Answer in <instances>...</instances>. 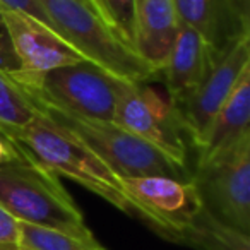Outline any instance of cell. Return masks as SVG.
Here are the masks:
<instances>
[{
  "instance_id": "obj_1",
  "label": "cell",
  "mask_w": 250,
  "mask_h": 250,
  "mask_svg": "<svg viewBox=\"0 0 250 250\" xmlns=\"http://www.w3.org/2000/svg\"><path fill=\"white\" fill-rule=\"evenodd\" d=\"M38 108V106H36ZM22 154L31 158L55 175H62L100 195L120 211L132 214L122 190V182L111 168L83 141L38 110L24 129L12 134Z\"/></svg>"
},
{
  "instance_id": "obj_2",
  "label": "cell",
  "mask_w": 250,
  "mask_h": 250,
  "mask_svg": "<svg viewBox=\"0 0 250 250\" xmlns=\"http://www.w3.org/2000/svg\"><path fill=\"white\" fill-rule=\"evenodd\" d=\"M0 206L19 223L94 238L57 175L22 153L0 165Z\"/></svg>"
},
{
  "instance_id": "obj_3",
  "label": "cell",
  "mask_w": 250,
  "mask_h": 250,
  "mask_svg": "<svg viewBox=\"0 0 250 250\" xmlns=\"http://www.w3.org/2000/svg\"><path fill=\"white\" fill-rule=\"evenodd\" d=\"M57 35L84 60L120 81L149 83L156 70L81 0H40Z\"/></svg>"
},
{
  "instance_id": "obj_4",
  "label": "cell",
  "mask_w": 250,
  "mask_h": 250,
  "mask_svg": "<svg viewBox=\"0 0 250 250\" xmlns=\"http://www.w3.org/2000/svg\"><path fill=\"white\" fill-rule=\"evenodd\" d=\"M35 104L55 124L83 141L120 180L134 177H170L190 180V171L175 165L149 143L118 127L113 122L76 117L38 101H35Z\"/></svg>"
},
{
  "instance_id": "obj_5",
  "label": "cell",
  "mask_w": 250,
  "mask_h": 250,
  "mask_svg": "<svg viewBox=\"0 0 250 250\" xmlns=\"http://www.w3.org/2000/svg\"><path fill=\"white\" fill-rule=\"evenodd\" d=\"M12 77L38 103L76 117L113 122L120 79L93 62L81 60L45 74H16Z\"/></svg>"
},
{
  "instance_id": "obj_6",
  "label": "cell",
  "mask_w": 250,
  "mask_h": 250,
  "mask_svg": "<svg viewBox=\"0 0 250 250\" xmlns=\"http://www.w3.org/2000/svg\"><path fill=\"white\" fill-rule=\"evenodd\" d=\"M113 124L141 137L188 170V139L170 96H163L149 83L118 81ZM190 171V170H188Z\"/></svg>"
},
{
  "instance_id": "obj_7",
  "label": "cell",
  "mask_w": 250,
  "mask_h": 250,
  "mask_svg": "<svg viewBox=\"0 0 250 250\" xmlns=\"http://www.w3.org/2000/svg\"><path fill=\"white\" fill-rule=\"evenodd\" d=\"M202 208L219 221L250 235V139L190 171Z\"/></svg>"
},
{
  "instance_id": "obj_8",
  "label": "cell",
  "mask_w": 250,
  "mask_h": 250,
  "mask_svg": "<svg viewBox=\"0 0 250 250\" xmlns=\"http://www.w3.org/2000/svg\"><path fill=\"white\" fill-rule=\"evenodd\" d=\"M130 212L165 240H173L201 212L202 202L192 180L170 177L122 178Z\"/></svg>"
},
{
  "instance_id": "obj_9",
  "label": "cell",
  "mask_w": 250,
  "mask_h": 250,
  "mask_svg": "<svg viewBox=\"0 0 250 250\" xmlns=\"http://www.w3.org/2000/svg\"><path fill=\"white\" fill-rule=\"evenodd\" d=\"M247 69H250V36H242L216 55L208 76L190 96L175 104L185 136L195 149Z\"/></svg>"
},
{
  "instance_id": "obj_10",
  "label": "cell",
  "mask_w": 250,
  "mask_h": 250,
  "mask_svg": "<svg viewBox=\"0 0 250 250\" xmlns=\"http://www.w3.org/2000/svg\"><path fill=\"white\" fill-rule=\"evenodd\" d=\"M2 16L21 65L18 74L36 76L84 60L62 36L36 19L12 11H2Z\"/></svg>"
},
{
  "instance_id": "obj_11",
  "label": "cell",
  "mask_w": 250,
  "mask_h": 250,
  "mask_svg": "<svg viewBox=\"0 0 250 250\" xmlns=\"http://www.w3.org/2000/svg\"><path fill=\"white\" fill-rule=\"evenodd\" d=\"M216 55L194 28L180 22L175 42L161 72L173 104L182 103L204 81Z\"/></svg>"
},
{
  "instance_id": "obj_12",
  "label": "cell",
  "mask_w": 250,
  "mask_h": 250,
  "mask_svg": "<svg viewBox=\"0 0 250 250\" xmlns=\"http://www.w3.org/2000/svg\"><path fill=\"white\" fill-rule=\"evenodd\" d=\"M245 139H250V69L242 74L233 93L214 117L197 147L195 165L223 156Z\"/></svg>"
},
{
  "instance_id": "obj_13",
  "label": "cell",
  "mask_w": 250,
  "mask_h": 250,
  "mask_svg": "<svg viewBox=\"0 0 250 250\" xmlns=\"http://www.w3.org/2000/svg\"><path fill=\"white\" fill-rule=\"evenodd\" d=\"M180 28L173 0H136V52L161 72Z\"/></svg>"
},
{
  "instance_id": "obj_14",
  "label": "cell",
  "mask_w": 250,
  "mask_h": 250,
  "mask_svg": "<svg viewBox=\"0 0 250 250\" xmlns=\"http://www.w3.org/2000/svg\"><path fill=\"white\" fill-rule=\"evenodd\" d=\"M180 22L194 28L219 55L229 43L250 36L245 24L231 5V0H173Z\"/></svg>"
},
{
  "instance_id": "obj_15",
  "label": "cell",
  "mask_w": 250,
  "mask_h": 250,
  "mask_svg": "<svg viewBox=\"0 0 250 250\" xmlns=\"http://www.w3.org/2000/svg\"><path fill=\"white\" fill-rule=\"evenodd\" d=\"M171 242L195 250H250V235L219 221L204 208Z\"/></svg>"
},
{
  "instance_id": "obj_16",
  "label": "cell",
  "mask_w": 250,
  "mask_h": 250,
  "mask_svg": "<svg viewBox=\"0 0 250 250\" xmlns=\"http://www.w3.org/2000/svg\"><path fill=\"white\" fill-rule=\"evenodd\" d=\"M38 113L35 101L12 76L0 70V130L7 137L24 129Z\"/></svg>"
},
{
  "instance_id": "obj_17",
  "label": "cell",
  "mask_w": 250,
  "mask_h": 250,
  "mask_svg": "<svg viewBox=\"0 0 250 250\" xmlns=\"http://www.w3.org/2000/svg\"><path fill=\"white\" fill-rule=\"evenodd\" d=\"M18 245L22 250H98L96 238H81L59 229L19 223Z\"/></svg>"
},
{
  "instance_id": "obj_18",
  "label": "cell",
  "mask_w": 250,
  "mask_h": 250,
  "mask_svg": "<svg viewBox=\"0 0 250 250\" xmlns=\"http://www.w3.org/2000/svg\"><path fill=\"white\" fill-rule=\"evenodd\" d=\"M89 9L129 46L136 43V0H86ZM136 50V48H134Z\"/></svg>"
},
{
  "instance_id": "obj_19",
  "label": "cell",
  "mask_w": 250,
  "mask_h": 250,
  "mask_svg": "<svg viewBox=\"0 0 250 250\" xmlns=\"http://www.w3.org/2000/svg\"><path fill=\"white\" fill-rule=\"evenodd\" d=\"M4 9L0 7V70H4L9 76H14L19 72L21 65H19V60L14 53L11 43V36H9L7 26L4 22V16H2Z\"/></svg>"
},
{
  "instance_id": "obj_20",
  "label": "cell",
  "mask_w": 250,
  "mask_h": 250,
  "mask_svg": "<svg viewBox=\"0 0 250 250\" xmlns=\"http://www.w3.org/2000/svg\"><path fill=\"white\" fill-rule=\"evenodd\" d=\"M0 7L4 9V11L26 14V16H29V18L36 19L38 22H42V24H45L46 28L53 29L45 9L40 4V0H0ZM53 31H55V29H53Z\"/></svg>"
},
{
  "instance_id": "obj_21",
  "label": "cell",
  "mask_w": 250,
  "mask_h": 250,
  "mask_svg": "<svg viewBox=\"0 0 250 250\" xmlns=\"http://www.w3.org/2000/svg\"><path fill=\"white\" fill-rule=\"evenodd\" d=\"M19 221L0 206V245H14L18 243Z\"/></svg>"
},
{
  "instance_id": "obj_22",
  "label": "cell",
  "mask_w": 250,
  "mask_h": 250,
  "mask_svg": "<svg viewBox=\"0 0 250 250\" xmlns=\"http://www.w3.org/2000/svg\"><path fill=\"white\" fill-rule=\"evenodd\" d=\"M21 156V151L14 144V141L9 139L2 130H0V165L9 163V161L16 160Z\"/></svg>"
},
{
  "instance_id": "obj_23",
  "label": "cell",
  "mask_w": 250,
  "mask_h": 250,
  "mask_svg": "<svg viewBox=\"0 0 250 250\" xmlns=\"http://www.w3.org/2000/svg\"><path fill=\"white\" fill-rule=\"evenodd\" d=\"M0 250H22V249L18 243H14V245H0Z\"/></svg>"
},
{
  "instance_id": "obj_24",
  "label": "cell",
  "mask_w": 250,
  "mask_h": 250,
  "mask_svg": "<svg viewBox=\"0 0 250 250\" xmlns=\"http://www.w3.org/2000/svg\"><path fill=\"white\" fill-rule=\"evenodd\" d=\"M98 250H106V249H104V247H103V245H100V249H98Z\"/></svg>"
},
{
  "instance_id": "obj_25",
  "label": "cell",
  "mask_w": 250,
  "mask_h": 250,
  "mask_svg": "<svg viewBox=\"0 0 250 250\" xmlns=\"http://www.w3.org/2000/svg\"><path fill=\"white\" fill-rule=\"evenodd\" d=\"M81 2H84V4H86V5H87V2H86V0H81Z\"/></svg>"
}]
</instances>
